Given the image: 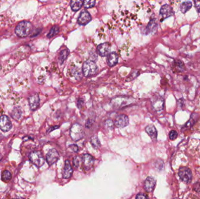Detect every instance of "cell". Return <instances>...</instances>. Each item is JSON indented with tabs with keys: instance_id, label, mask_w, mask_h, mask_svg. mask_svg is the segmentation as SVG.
Returning a JSON list of instances; mask_svg holds the SVG:
<instances>
[{
	"instance_id": "15",
	"label": "cell",
	"mask_w": 200,
	"mask_h": 199,
	"mask_svg": "<svg viewBox=\"0 0 200 199\" xmlns=\"http://www.w3.org/2000/svg\"><path fill=\"white\" fill-rule=\"evenodd\" d=\"M28 102L30 107L32 110H35L37 109L40 104V98L38 94H35L33 95H31L28 98Z\"/></svg>"
},
{
	"instance_id": "1",
	"label": "cell",
	"mask_w": 200,
	"mask_h": 199,
	"mask_svg": "<svg viewBox=\"0 0 200 199\" xmlns=\"http://www.w3.org/2000/svg\"><path fill=\"white\" fill-rule=\"evenodd\" d=\"M32 30V23L29 21L24 20L20 22L17 25L15 28V33L20 38H24L29 35Z\"/></svg>"
},
{
	"instance_id": "28",
	"label": "cell",
	"mask_w": 200,
	"mask_h": 199,
	"mask_svg": "<svg viewBox=\"0 0 200 199\" xmlns=\"http://www.w3.org/2000/svg\"><path fill=\"white\" fill-rule=\"evenodd\" d=\"M175 68L177 72H182L184 71L185 67L183 62L179 60L175 61Z\"/></svg>"
},
{
	"instance_id": "34",
	"label": "cell",
	"mask_w": 200,
	"mask_h": 199,
	"mask_svg": "<svg viewBox=\"0 0 200 199\" xmlns=\"http://www.w3.org/2000/svg\"><path fill=\"white\" fill-rule=\"evenodd\" d=\"M193 189L197 193H200V183L197 182L193 186Z\"/></svg>"
},
{
	"instance_id": "19",
	"label": "cell",
	"mask_w": 200,
	"mask_h": 199,
	"mask_svg": "<svg viewBox=\"0 0 200 199\" xmlns=\"http://www.w3.org/2000/svg\"><path fill=\"white\" fill-rule=\"evenodd\" d=\"M118 60V54L115 52L110 53L107 57V63L109 67H113L115 65Z\"/></svg>"
},
{
	"instance_id": "39",
	"label": "cell",
	"mask_w": 200,
	"mask_h": 199,
	"mask_svg": "<svg viewBox=\"0 0 200 199\" xmlns=\"http://www.w3.org/2000/svg\"><path fill=\"white\" fill-rule=\"evenodd\" d=\"M59 127V126H53V127H50V129L48 130V131H47V133H50V132L52 131L53 130H56V129H58Z\"/></svg>"
},
{
	"instance_id": "36",
	"label": "cell",
	"mask_w": 200,
	"mask_h": 199,
	"mask_svg": "<svg viewBox=\"0 0 200 199\" xmlns=\"http://www.w3.org/2000/svg\"><path fill=\"white\" fill-rule=\"evenodd\" d=\"M69 148L70 149H72V150L75 153L77 152L78 150H79V147L77 145H75V144H73V145H71L69 146Z\"/></svg>"
},
{
	"instance_id": "32",
	"label": "cell",
	"mask_w": 200,
	"mask_h": 199,
	"mask_svg": "<svg viewBox=\"0 0 200 199\" xmlns=\"http://www.w3.org/2000/svg\"><path fill=\"white\" fill-rule=\"evenodd\" d=\"M81 161H82V158L80 157L79 156H76L73 159V164H74V166L76 168H77L78 167L80 166V164L81 163Z\"/></svg>"
},
{
	"instance_id": "2",
	"label": "cell",
	"mask_w": 200,
	"mask_h": 199,
	"mask_svg": "<svg viewBox=\"0 0 200 199\" xmlns=\"http://www.w3.org/2000/svg\"><path fill=\"white\" fill-rule=\"evenodd\" d=\"M82 71L84 76L91 77L97 74L98 67L94 61L88 60L83 63Z\"/></svg>"
},
{
	"instance_id": "12",
	"label": "cell",
	"mask_w": 200,
	"mask_h": 199,
	"mask_svg": "<svg viewBox=\"0 0 200 199\" xmlns=\"http://www.w3.org/2000/svg\"><path fill=\"white\" fill-rule=\"evenodd\" d=\"M152 106L153 109L156 112H160L164 107V100L160 96H156L153 98L152 101Z\"/></svg>"
},
{
	"instance_id": "18",
	"label": "cell",
	"mask_w": 200,
	"mask_h": 199,
	"mask_svg": "<svg viewBox=\"0 0 200 199\" xmlns=\"http://www.w3.org/2000/svg\"><path fill=\"white\" fill-rule=\"evenodd\" d=\"M146 131L153 141H156L158 137V131L153 125H148L146 129Z\"/></svg>"
},
{
	"instance_id": "26",
	"label": "cell",
	"mask_w": 200,
	"mask_h": 199,
	"mask_svg": "<svg viewBox=\"0 0 200 199\" xmlns=\"http://www.w3.org/2000/svg\"><path fill=\"white\" fill-rule=\"evenodd\" d=\"M59 26H57V25H55L51 28L50 32H49V33L47 35V37L49 38H51L55 36V35H56L59 33Z\"/></svg>"
},
{
	"instance_id": "10",
	"label": "cell",
	"mask_w": 200,
	"mask_h": 199,
	"mask_svg": "<svg viewBox=\"0 0 200 199\" xmlns=\"http://www.w3.org/2000/svg\"><path fill=\"white\" fill-rule=\"evenodd\" d=\"M94 162V158L90 154H84L82 158V163L85 171H88L93 166Z\"/></svg>"
},
{
	"instance_id": "33",
	"label": "cell",
	"mask_w": 200,
	"mask_h": 199,
	"mask_svg": "<svg viewBox=\"0 0 200 199\" xmlns=\"http://www.w3.org/2000/svg\"><path fill=\"white\" fill-rule=\"evenodd\" d=\"M178 136V133L176 130H172L169 133V138L172 140L176 139Z\"/></svg>"
},
{
	"instance_id": "25",
	"label": "cell",
	"mask_w": 200,
	"mask_h": 199,
	"mask_svg": "<svg viewBox=\"0 0 200 199\" xmlns=\"http://www.w3.org/2000/svg\"><path fill=\"white\" fill-rule=\"evenodd\" d=\"M90 142L93 147L96 149H98L101 147V143L97 136H93V137H91Z\"/></svg>"
},
{
	"instance_id": "22",
	"label": "cell",
	"mask_w": 200,
	"mask_h": 199,
	"mask_svg": "<svg viewBox=\"0 0 200 199\" xmlns=\"http://www.w3.org/2000/svg\"><path fill=\"white\" fill-rule=\"evenodd\" d=\"M192 6H193L192 2L190 1L183 2L180 5V11L182 14H185L190 9Z\"/></svg>"
},
{
	"instance_id": "23",
	"label": "cell",
	"mask_w": 200,
	"mask_h": 199,
	"mask_svg": "<svg viewBox=\"0 0 200 199\" xmlns=\"http://www.w3.org/2000/svg\"><path fill=\"white\" fill-rule=\"evenodd\" d=\"M83 5V1H72L70 2V7L73 11H77Z\"/></svg>"
},
{
	"instance_id": "11",
	"label": "cell",
	"mask_w": 200,
	"mask_h": 199,
	"mask_svg": "<svg viewBox=\"0 0 200 199\" xmlns=\"http://www.w3.org/2000/svg\"><path fill=\"white\" fill-rule=\"evenodd\" d=\"M91 20V17L86 9H83L78 18L77 22L80 25H85Z\"/></svg>"
},
{
	"instance_id": "31",
	"label": "cell",
	"mask_w": 200,
	"mask_h": 199,
	"mask_svg": "<svg viewBox=\"0 0 200 199\" xmlns=\"http://www.w3.org/2000/svg\"><path fill=\"white\" fill-rule=\"evenodd\" d=\"M105 126L109 130H112L114 126V123L112 120H107L105 122Z\"/></svg>"
},
{
	"instance_id": "8",
	"label": "cell",
	"mask_w": 200,
	"mask_h": 199,
	"mask_svg": "<svg viewBox=\"0 0 200 199\" xmlns=\"http://www.w3.org/2000/svg\"><path fill=\"white\" fill-rule=\"evenodd\" d=\"M174 14V12L173 8L168 4L163 5L160 8V15L163 20L173 16Z\"/></svg>"
},
{
	"instance_id": "27",
	"label": "cell",
	"mask_w": 200,
	"mask_h": 199,
	"mask_svg": "<svg viewBox=\"0 0 200 199\" xmlns=\"http://www.w3.org/2000/svg\"><path fill=\"white\" fill-rule=\"evenodd\" d=\"M11 178H12V174L9 171L5 170L2 172L1 175V179L3 181L7 182L9 181Z\"/></svg>"
},
{
	"instance_id": "16",
	"label": "cell",
	"mask_w": 200,
	"mask_h": 199,
	"mask_svg": "<svg viewBox=\"0 0 200 199\" xmlns=\"http://www.w3.org/2000/svg\"><path fill=\"white\" fill-rule=\"evenodd\" d=\"M156 185V180L152 177L147 178L144 183L145 190L147 192H151L155 189Z\"/></svg>"
},
{
	"instance_id": "40",
	"label": "cell",
	"mask_w": 200,
	"mask_h": 199,
	"mask_svg": "<svg viewBox=\"0 0 200 199\" xmlns=\"http://www.w3.org/2000/svg\"><path fill=\"white\" fill-rule=\"evenodd\" d=\"M23 199V198H17V199Z\"/></svg>"
},
{
	"instance_id": "5",
	"label": "cell",
	"mask_w": 200,
	"mask_h": 199,
	"mask_svg": "<svg viewBox=\"0 0 200 199\" xmlns=\"http://www.w3.org/2000/svg\"><path fill=\"white\" fill-rule=\"evenodd\" d=\"M178 175L180 179L184 183L188 184L191 182L193 179L191 169L186 166H181L179 168Z\"/></svg>"
},
{
	"instance_id": "20",
	"label": "cell",
	"mask_w": 200,
	"mask_h": 199,
	"mask_svg": "<svg viewBox=\"0 0 200 199\" xmlns=\"http://www.w3.org/2000/svg\"><path fill=\"white\" fill-rule=\"evenodd\" d=\"M198 118H199V115L197 113H193L191 115V118H190V120L185 123V124L182 127V130L187 129H189V128L193 127V126L196 122V121H197V120L198 119Z\"/></svg>"
},
{
	"instance_id": "3",
	"label": "cell",
	"mask_w": 200,
	"mask_h": 199,
	"mask_svg": "<svg viewBox=\"0 0 200 199\" xmlns=\"http://www.w3.org/2000/svg\"><path fill=\"white\" fill-rule=\"evenodd\" d=\"M134 98L128 97H118L111 100V105L114 108L120 109L126 107L134 102Z\"/></svg>"
},
{
	"instance_id": "29",
	"label": "cell",
	"mask_w": 200,
	"mask_h": 199,
	"mask_svg": "<svg viewBox=\"0 0 200 199\" xmlns=\"http://www.w3.org/2000/svg\"><path fill=\"white\" fill-rule=\"evenodd\" d=\"M21 115H22V112L18 108L15 109L11 114L12 117L15 120L20 119L21 117Z\"/></svg>"
},
{
	"instance_id": "21",
	"label": "cell",
	"mask_w": 200,
	"mask_h": 199,
	"mask_svg": "<svg viewBox=\"0 0 200 199\" xmlns=\"http://www.w3.org/2000/svg\"><path fill=\"white\" fill-rule=\"evenodd\" d=\"M158 27V23L155 19L151 20L149 22L146 29V33L149 34L155 31Z\"/></svg>"
},
{
	"instance_id": "41",
	"label": "cell",
	"mask_w": 200,
	"mask_h": 199,
	"mask_svg": "<svg viewBox=\"0 0 200 199\" xmlns=\"http://www.w3.org/2000/svg\"><path fill=\"white\" fill-rule=\"evenodd\" d=\"M1 158H2V157H1V155H0V161H1Z\"/></svg>"
},
{
	"instance_id": "14",
	"label": "cell",
	"mask_w": 200,
	"mask_h": 199,
	"mask_svg": "<svg viewBox=\"0 0 200 199\" xmlns=\"http://www.w3.org/2000/svg\"><path fill=\"white\" fill-rule=\"evenodd\" d=\"M111 47L108 43H101L97 47V52L102 57L108 56L110 54Z\"/></svg>"
},
{
	"instance_id": "13",
	"label": "cell",
	"mask_w": 200,
	"mask_h": 199,
	"mask_svg": "<svg viewBox=\"0 0 200 199\" xmlns=\"http://www.w3.org/2000/svg\"><path fill=\"white\" fill-rule=\"evenodd\" d=\"M114 124L117 127L120 128L125 127L129 124V118L126 115L120 114L116 118Z\"/></svg>"
},
{
	"instance_id": "9",
	"label": "cell",
	"mask_w": 200,
	"mask_h": 199,
	"mask_svg": "<svg viewBox=\"0 0 200 199\" xmlns=\"http://www.w3.org/2000/svg\"><path fill=\"white\" fill-rule=\"evenodd\" d=\"M59 158V154L55 149L50 150L46 155V161L49 165L54 164Z\"/></svg>"
},
{
	"instance_id": "17",
	"label": "cell",
	"mask_w": 200,
	"mask_h": 199,
	"mask_svg": "<svg viewBox=\"0 0 200 199\" xmlns=\"http://www.w3.org/2000/svg\"><path fill=\"white\" fill-rule=\"evenodd\" d=\"M73 174V169L72 166L68 160H66L65 162L64 168L63 171V178L64 179L70 178Z\"/></svg>"
},
{
	"instance_id": "7",
	"label": "cell",
	"mask_w": 200,
	"mask_h": 199,
	"mask_svg": "<svg viewBox=\"0 0 200 199\" xmlns=\"http://www.w3.org/2000/svg\"><path fill=\"white\" fill-rule=\"evenodd\" d=\"M12 125L9 118L6 115L0 117V129L4 132H8L12 129Z\"/></svg>"
},
{
	"instance_id": "24",
	"label": "cell",
	"mask_w": 200,
	"mask_h": 199,
	"mask_svg": "<svg viewBox=\"0 0 200 199\" xmlns=\"http://www.w3.org/2000/svg\"><path fill=\"white\" fill-rule=\"evenodd\" d=\"M69 54V51L68 49H64L61 50L59 53V61L60 62V64H62L64 61L66 60Z\"/></svg>"
},
{
	"instance_id": "35",
	"label": "cell",
	"mask_w": 200,
	"mask_h": 199,
	"mask_svg": "<svg viewBox=\"0 0 200 199\" xmlns=\"http://www.w3.org/2000/svg\"><path fill=\"white\" fill-rule=\"evenodd\" d=\"M195 8H196V10L198 12L200 13V1H194Z\"/></svg>"
},
{
	"instance_id": "30",
	"label": "cell",
	"mask_w": 200,
	"mask_h": 199,
	"mask_svg": "<svg viewBox=\"0 0 200 199\" xmlns=\"http://www.w3.org/2000/svg\"><path fill=\"white\" fill-rule=\"evenodd\" d=\"M96 1H88V0H85L83 1V5L84 8H92L95 5Z\"/></svg>"
},
{
	"instance_id": "38",
	"label": "cell",
	"mask_w": 200,
	"mask_h": 199,
	"mask_svg": "<svg viewBox=\"0 0 200 199\" xmlns=\"http://www.w3.org/2000/svg\"><path fill=\"white\" fill-rule=\"evenodd\" d=\"M93 122H94L93 120H92L91 119L88 120L87 121V123H85V126H86L87 127H88V128L92 126Z\"/></svg>"
},
{
	"instance_id": "4",
	"label": "cell",
	"mask_w": 200,
	"mask_h": 199,
	"mask_svg": "<svg viewBox=\"0 0 200 199\" xmlns=\"http://www.w3.org/2000/svg\"><path fill=\"white\" fill-rule=\"evenodd\" d=\"M84 134L83 128L79 123H75L72 126L70 135L73 140L75 141L80 140L83 137Z\"/></svg>"
},
{
	"instance_id": "6",
	"label": "cell",
	"mask_w": 200,
	"mask_h": 199,
	"mask_svg": "<svg viewBox=\"0 0 200 199\" xmlns=\"http://www.w3.org/2000/svg\"><path fill=\"white\" fill-rule=\"evenodd\" d=\"M29 159L33 164L38 167H41L45 163L44 157L39 151L31 152L29 155Z\"/></svg>"
},
{
	"instance_id": "37",
	"label": "cell",
	"mask_w": 200,
	"mask_h": 199,
	"mask_svg": "<svg viewBox=\"0 0 200 199\" xmlns=\"http://www.w3.org/2000/svg\"><path fill=\"white\" fill-rule=\"evenodd\" d=\"M136 199H148V198L143 193H139L137 195Z\"/></svg>"
}]
</instances>
